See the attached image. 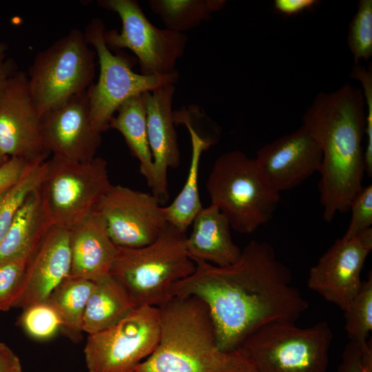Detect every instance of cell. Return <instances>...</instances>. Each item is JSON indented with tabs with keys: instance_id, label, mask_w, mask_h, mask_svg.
Returning <instances> with one entry per match:
<instances>
[{
	"instance_id": "cell-1",
	"label": "cell",
	"mask_w": 372,
	"mask_h": 372,
	"mask_svg": "<svg viewBox=\"0 0 372 372\" xmlns=\"http://www.w3.org/2000/svg\"><path fill=\"white\" fill-rule=\"evenodd\" d=\"M193 261L194 271L176 283L171 295L194 296L206 303L223 352L240 347L264 325L295 322L308 309L307 300L292 285L290 269L267 242L251 240L228 266Z\"/></svg>"
},
{
	"instance_id": "cell-2",
	"label": "cell",
	"mask_w": 372,
	"mask_h": 372,
	"mask_svg": "<svg viewBox=\"0 0 372 372\" xmlns=\"http://www.w3.org/2000/svg\"><path fill=\"white\" fill-rule=\"evenodd\" d=\"M364 107L362 90L347 83L337 90L318 93L302 116V126L322 154L318 189L327 222L349 211L363 186Z\"/></svg>"
},
{
	"instance_id": "cell-3",
	"label": "cell",
	"mask_w": 372,
	"mask_h": 372,
	"mask_svg": "<svg viewBox=\"0 0 372 372\" xmlns=\"http://www.w3.org/2000/svg\"><path fill=\"white\" fill-rule=\"evenodd\" d=\"M158 308V343L134 372H217L231 364L232 353L218 349L214 323L203 300L174 296Z\"/></svg>"
},
{
	"instance_id": "cell-4",
	"label": "cell",
	"mask_w": 372,
	"mask_h": 372,
	"mask_svg": "<svg viewBox=\"0 0 372 372\" xmlns=\"http://www.w3.org/2000/svg\"><path fill=\"white\" fill-rule=\"evenodd\" d=\"M185 233L167 223L152 243L139 248L118 247L110 274L127 291L136 307H158L171 290L195 270Z\"/></svg>"
},
{
	"instance_id": "cell-5",
	"label": "cell",
	"mask_w": 372,
	"mask_h": 372,
	"mask_svg": "<svg viewBox=\"0 0 372 372\" xmlns=\"http://www.w3.org/2000/svg\"><path fill=\"white\" fill-rule=\"evenodd\" d=\"M206 189L211 203L227 218L231 228L249 234L267 223L280 200L255 158L240 150L220 155L209 172Z\"/></svg>"
},
{
	"instance_id": "cell-6",
	"label": "cell",
	"mask_w": 372,
	"mask_h": 372,
	"mask_svg": "<svg viewBox=\"0 0 372 372\" xmlns=\"http://www.w3.org/2000/svg\"><path fill=\"white\" fill-rule=\"evenodd\" d=\"M96 53L83 32L74 28L34 58L27 73L28 86L40 114L94 83Z\"/></svg>"
},
{
	"instance_id": "cell-7",
	"label": "cell",
	"mask_w": 372,
	"mask_h": 372,
	"mask_svg": "<svg viewBox=\"0 0 372 372\" xmlns=\"http://www.w3.org/2000/svg\"><path fill=\"white\" fill-rule=\"evenodd\" d=\"M332 339L325 321L307 328L276 322L251 333L240 347L258 372H326Z\"/></svg>"
},
{
	"instance_id": "cell-8",
	"label": "cell",
	"mask_w": 372,
	"mask_h": 372,
	"mask_svg": "<svg viewBox=\"0 0 372 372\" xmlns=\"http://www.w3.org/2000/svg\"><path fill=\"white\" fill-rule=\"evenodd\" d=\"M106 30L103 21L93 19L83 32L88 44L98 58L99 75L96 83L87 90L90 117L95 130L102 134L109 130L112 118L128 99L167 84L176 83L178 71L165 76H146L134 72L137 62L122 50L113 54L103 37Z\"/></svg>"
},
{
	"instance_id": "cell-9",
	"label": "cell",
	"mask_w": 372,
	"mask_h": 372,
	"mask_svg": "<svg viewBox=\"0 0 372 372\" xmlns=\"http://www.w3.org/2000/svg\"><path fill=\"white\" fill-rule=\"evenodd\" d=\"M110 185L105 159L79 163L52 156L39 190L52 225L70 231L93 211Z\"/></svg>"
},
{
	"instance_id": "cell-10",
	"label": "cell",
	"mask_w": 372,
	"mask_h": 372,
	"mask_svg": "<svg viewBox=\"0 0 372 372\" xmlns=\"http://www.w3.org/2000/svg\"><path fill=\"white\" fill-rule=\"evenodd\" d=\"M99 6L116 12L122 23L116 29L105 30L103 37L112 51L126 48L135 54L141 74L165 76L177 71V60L184 54L187 37L183 32L155 27L137 1L99 0Z\"/></svg>"
},
{
	"instance_id": "cell-11",
	"label": "cell",
	"mask_w": 372,
	"mask_h": 372,
	"mask_svg": "<svg viewBox=\"0 0 372 372\" xmlns=\"http://www.w3.org/2000/svg\"><path fill=\"white\" fill-rule=\"evenodd\" d=\"M160 335L156 307H138L114 326L88 335L84 355L88 372H134L155 350Z\"/></svg>"
},
{
	"instance_id": "cell-12",
	"label": "cell",
	"mask_w": 372,
	"mask_h": 372,
	"mask_svg": "<svg viewBox=\"0 0 372 372\" xmlns=\"http://www.w3.org/2000/svg\"><path fill=\"white\" fill-rule=\"evenodd\" d=\"M103 219L119 247L139 248L152 243L167 225L161 198L121 185H112L94 210Z\"/></svg>"
},
{
	"instance_id": "cell-13",
	"label": "cell",
	"mask_w": 372,
	"mask_h": 372,
	"mask_svg": "<svg viewBox=\"0 0 372 372\" xmlns=\"http://www.w3.org/2000/svg\"><path fill=\"white\" fill-rule=\"evenodd\" d=\"M372 249V227L351 239H337L309 271L308 287L343 311L359 292L361 272Z\"/></svg>"
},
{
	"instance_id": "cell-14",
	"label": "cell",
	"mask_w": 372,
	"mask_h": 372,
	"mask_svg": "<svg viewBox=\"0 0 372 372\" xmlns=\"http://www.w3.org/2000/svg\"><path fill=\"white\" fill-rule=\"evenodd\" d=\"M0 150L7 157L45 161L40 114L30 92L27 73L17 70L0 94Z\"/></svg>"
},
{
	"instance_id": "cell-15",
	"label": "cell",
	"mask_w": 372,
	"mask_h": 372,
	"mask_svg": "<svg viewBox=\"0 0 372 372\" xmlns=\"http://www.w3.org/2000/svg\"><path fill=\"white\" fill-rule=\"evenodd\" d=\"M40 128L47 151L68 161H92L101 143L92 123L87 90L41 114Z\"/></svg>"
},
{
	"instance_id": "cell-16",
	"label": "cell",
	"mask_w": 372,
	"mask_h": 372,
	"mask_svg": "<svg viewBox=\"0 0 372 372\" xmlns=\"http://www.w3.org/2000/svg\"><path fill=\"white\" fill-rule=\"evenodd\" d=\"M322 158L318 144L301 125L260 147L255 161L269 185L280 193L318 172Z\"/></svg>"
},
{
	"instance_id": "cell-17",
	"label": "cell",
	"mask_w": 372,
	"mask_h": 372,
	"mask_svg": "<svg viewBox=\"0 0 372 372\" xmlns=\"http://www.w3.org/2000/svg\"><path fill=\"white\" fill-rule=\"evenodd\" d=\"M174 84H167L143 93L145 109L147 139L153 160L152 194L167 197V169L180 163L175 129L172 99Z\"/></svg>"
},
{
	"instance_id": "cell-18",
	"label": "cell",
	"mask_w": 372,
	"mask_h": 372,
	"mask_svg": "<svg viewBox=\"0 0 372 372\" xmlns=\"http://www.w3.org/2000/svg\"><path fill=\"white\" fill-rule=\"evenodd\" d=\"M71 269L70 231L51 226L29 259L20 291L12 305L22 309L45 302Z\"/></svg>"
},
{
	"instance_id": "cell-19",
	"label": "cell",
	"mask_w": 372,
	"mask_h": 372,
	"mask_svg": "<svg viewBox=\"0 0 372 372\" xmlns=\"http://www.w3.org/2000/svg\"><path fill=\"white\" fill-rule=\"evenodd\" d=\"M70 276L94 282L110 274L118 250L94 211L70 231Z\"/></svg>"
},
{
	"instance_id": "cell-20",
	"label": "cell",
	"mask_w": 372,
	"mask_h": 372,
	"mask_svg": "<svg viewBox=\"0 0 372 372\" xmlns=\"http://www.w3.org/2000/svg\"><path fill=\"white\" fill-rule=\"evenodd\" d=\"M192 224L186 247L192 260L225 267L238 260L241 249L233 241L227 218L216 205L203 207Z\"/></svg>"
},
{
	"instance_id": "cell-21",
	"label": "cell",
	"mask_w": 372,
	"mask_h": 372,
	"mask_svg": "<svg viewBox=\"0 0 372 372\" xmlns=\"http://www.w3.org/2000/svg\"><path fill=\"white\" fill-rule=\"evenodd\" d=\"M39 188L28 196L1 240L0 262L30 258L52 226Z\"/></svg>"
},
{
	"instance_id": "cell-22",
	"label": "cell",
	"mask_w": 372,
	"mask_h": 372,
	"mask_svg": "<svg viewBox=\"0 0 372 372\" xmlns=\"http://www.w3.org/2000/svg\"><path fill=\"white\" fill-rule=\"evenodd\" d=\"M137 307L125 289L110 274L95 282L83 318V331L88 335L107 329Z\"/></svg>"
},
{
	"instance_id": "cell-23",
	"label": "cell",
	"mask_w": 372,
	"mask_h": 372,
	"mask_svg": "<svg viewBox=\"0 0 372 372\" xmlns=\"http://www.w3.org/2000/svg\"><path fill=\"white\" fill-rule=\"evenodd\" d=\"M176 123H183L188 129L192 143L191 161L184 186L172 203L163 209L167 223L186 233L195 216L203 207L198 187L200 157L216 140L200 135L186 120L180 119Z\"/></svg>"
},
{
	"instance_id": "cell-24",
	"label": "cell",
	"mask_w": 372,
	"mask_h": 372,
	"mask_svg": "<svg viewBox=\"0 0 372 372\" xmlns=\"http://www.w3.org/2000/svg\"><path fill=\"white\" fill-rule=\"evenodd\" d=\"M112 118L109 127L118 131L132 154L139 161L140 173L150 187L153 180V160L149 149L146 109L143 93L126 100Z\"/></svg>"
},
{
	"instance_id": "cell-25",
	"label": "cell",
	"mask_w": 372,
	"mask_h": 372,
	"mask_svg": "<svg viewBox=\"0 0 372 372\" xmlns=\"http://www.w3.org/2000/svg\"><path fill=\"white\" fill-rule=\"evenodd\" d=\"M94 285V281L69 276L47 300L60 317L61 331L72 342L82 339L83 315Z\"/></svg>"
},
{
	"instance_id": "cell-26",
	"label": "cell",
	"mask_w": 372,
	"mask_h": 372,
	"mask_svg": "<svg viewBox=\"0 0 372 372\" xmlns=\"http://www.w3.org/2000/svg\"><path fill=\"white\" fill-rule=\"evenodd\" d=\"M152 11L167 29L183 32L198 27L226 4L224 0H149Z\"/></svg>"
},
{
	"instance_id": "cell-27",
	"label": "cell",
	"mask_w": 372,
	"mask_h": 372,
	"mask_svg": "<svg viewBox=\"0 0 372 372\" xmlns=\"http://www.w3.org/2000/svg\"><path fill=\"white\" fill-rule=\"evenodd\" d=\"M45 170V161L32 162L16 183L0 193V241L28 196L40 187Z\"/></svg>"
},
{
	"instance_id": "cell-28",
	"label": "cell",
	"mask_w": 372,
	"mask_h": 372,
	"mask_svg": "<svg viewBox=\"0 0 372 372\" xmlns=\"http://www.w3.org/2000/svg\"><path fill=\"white\" fill-rule=\"evenodd\" d=\"M345 330L350 341L365 344L372 329V275L362 282V287L344 311Z\"/></svg>"
},
{
	"instance_id": "cell-29",
	"label": "cell",
	"mask_w": 372,
	"mask_h": 372,
	"mask_svg": "<svg viewBox=\"0 0 372 372\" xmlns=\"http://www.w3.org/2000/svg\"><path fill=\"white\" fill-rule=\"evenodd\" d=\"M18 324L27 334L39 340L52 338L61 328L59 314L47 300L23 309Z\"/></svg>"
},
{
	"instance_id": "cell-30",
	"label": "cell",
	"mask_w": 372,
	"mask_h": 372,
	"mask_svg": "<svg viewBox=\"0 0 372 372\" xmlns=\"http://www.w3.org/2000/svg\"><path fill=\"white\" fill-rule=\"evenodd\" d=\"M347 42L355 64L372 56V1L360 0L348 32Z\"/></svg>"
},
{
	"instance_id": "cell-31",
	"label": "cell",
	"mask_w": 372,
	"mask_h": 372,
	"mask_svg": "<svg viewBox=\"0 0 372 372\" xmlns=\"http://www.w3.org/2000/svg\"><path fill=\"white\" fill-rule=\"evenodd\" d=\"M30 258L0 262V311H8L12 307L22 286Z\"/></svg>"
},
{
	"instance_id": "cell-32",
	"label": "cell",
	"mask_w": 372,
	"mask_h": 372,
	"mask_svg": "<svg viewBox=\"0 0 372 372\" xmlns=\"http://www.w3.org/2000/svg\"><path fill=\"white\" fill-rule=\"evenodd\" d=\"M351 217L342 238L351 239L372 226V185L362 186L351 201Z\"/></svg>"
},
{
	"instance_id": "cell-33",
	"label": "cell",
	"mask_w": 372,
	"mask_h": 372,
	"mask_svg": "<svg viewBox=\"0 0 372 372\" xmlns=\"http://www.w3.org/2000/svg\"><path fill=\"white\" fill-rule=\"evenodd\" d=\"M352 79L359 81L362 86V93L365 101L366 138L364 147V172L369 177L372 176V68L371 64L366 68L355 64L349 74Z\"/></svg>"
},
{
	"instance_id": "cell-34",
	"label": "cell",
	"mask_w": 372,
	"mask_h": 372,
	"mask_svg": "<svg viewBox=\"0 0 372 372\" xmlns=\"http://www.w3.org/2000/svg\"><path fill=\"white\" fill-rule=\"evenodd\" d=\"M32 162L12 157L0 167V193L16 183Z\"/></svg>"
},
{
	"instance_id": "cell-35",
	"label": "cell",
	"mask_w": 372,
	"mask_h": 372,
	"mask_svg": "<svg viewBox=\"0 0 372 372\" xmlns=\"http://www.w3.org/2000/svg\"><path fill=\"white\" fill-rule=\"evenodd\" d=\"M337 372H365L360 361V344L350 341L345 347Z\"/></svg>"
},
{
	"instance_id": "cell-36",
	"label": "cell",
	"mask_w": 372,
	"mask_h": 372,
	"mask_svg": "<svg viewBox=\"0 0 372 372\" xmlns=\"http://www.w3.org/2000/svg\"><path fill=\"white\" fill-rule=\"evenodd\" d=\"M232 361L225 369L217 372H258L254 364L242 347L233 351Z\"/></svg>"
},
{
	"instance_id": "cell-37",
	"label": "cell",
	"mask_w": 372,
	"mask_h": 372,
	"mask_svg": "<svg viewBox=\"0 0 372 372\" xmlns=\"http://www.w3.org/2000/svg\"><path fill=\"white\" fill-rule=\"evenodd\" d=\"M319 1L316 0H276L274 8L285 15H293L313 8Z\"/></svg>"
},
{
	"instance_id": "cell-38",
	"label": "cell",
	"mask_w": 372,
	"mask_h": 372,
	"mask_svg": "<svg viewBox=\"0 0 372 372\" xmlns=\"http://www.w3.org/2000/svg\"><path fill=\"white\" fill-rule=\"evenodd\" d=\"M16 62L8 55V46L0 41V94L8 79L17 70Z\"/></svg>"
},
{
	"instance_id": "cell-39",
	"label": "cell",
	"mask_w": 372,
	"mask_h": 372,
	"mask_svg": "<svg viewBox=\"0 0 372 372\" xmlns=\"http://www.w3.org/2000/svg\"><path fill=\"white\" fill-rule=\"evenodd\" d=\"M0 372H23L20 359L3 342H0Z\"/></svg>"
},
{
	"instance_id": "cell-40",
	"label": "cell",
	"mask_w": 372,
	"mask_h": 372,
	"mask_svg": "<svg viewBox=\"0 0 372 372\" xmlns=\"http://www.w3.org/2000/svg\"><path fill=\"white\" fill-rule=\"evenodd\" d=\"M360 361L365 372H372V345L371 340L360 345Z\"/></svg>"
},
{
	"instance_id": "cell-41",
	"label": "cell",
	"mask_w": 372,
	"mask_h": 372,
	"mask_svg": "<svg viewBox=\"0 0 372 372\" xmlns=\"http://www.w3.org/2000/svg\"><path fill=\"white\" fill-rule=\"evenodd\" d=\"M8 158H9L5 156L0 150V167L2 166Z\"/></svg>"
}]
</instances>
